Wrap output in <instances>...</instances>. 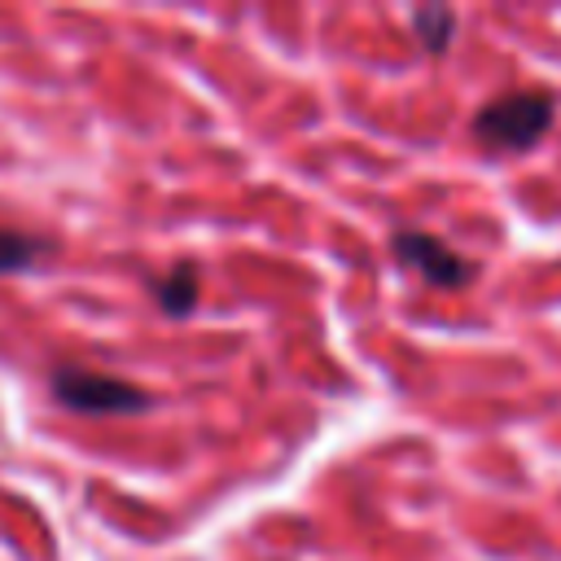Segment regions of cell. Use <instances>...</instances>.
Returning a JSON list of instances; mask_svg holds the SVG:
<instances>
[{
	"label": "cell",
	"mask_w": 561,
	"mask_h": 561,
	"mask_svg": "<svg viewBox=\"0 0 561 561\" xmlns=\"http://www.w3.org/2000/svg\"><path fill=\"white\" fill-rule=\"evenodd\" d=\"M557 118V101L543 88H517L495 101H486L473 114V136L495 153H522L530 149Z\"/></svg>",
	"instance_id": "cell-1"
},
{
	"label": "cell",
	"mask_w": 561,
	"mask_h": 561,
	"mask_svg": "<svg viewBox=\"0 0 561 561\" xmlns=\"http://www.w3.org/2000/svg\"><path fill=\"white\" fill-rule=\"evenodd\" d=\"M53 399L70 412H83V416H131V412H149L153 408V394H145L140 386L123 381V377H110V373H92V368H57L53 373Z\"/></svg>",
	"instance_id": "cell-2"
},
{
	"label": "cell",
	"mask_w": 561,
	"mask_h": 561,
	"mask_svg": "<svg viewBox=\"0 0 561 561\" xmlns=\"http://www.w3.org/2000/svg\"><path fill=\"white\" fill-rule=\"evenodd\" d=\"M390 254L403 267L421 272V280H430L438 289H465L469 280H478V263L473 259H465L456 245H447V241H438L434 232H421V228L390 232Z\"/></svg>",
	"instance_id": "cell-3"
},
{
	"label": "cell",
	"mask_w": 561,
	"mask_h": 561,
	"mask_svg": "<svg viewBox=\"0 0 561 561\" xmlns=\"http://www.w3.org/2000/svg\"><path fill=\"white\" fill-rule=\"evenodd\" d=\"M197 294H202V285H197V267L193 263H175L162 280H153V298H158V307L167 316H188L197 307Z\"/></svg>",
	"instance_id": "cell-4"
},
{
	"label": "cell",
	"mask_w": 561,
	"mask_h": 561,
	"mask_svg": "<svg viewBox=\"0 0 561 561\" xmlns=\"http://www.w3.org/2000/svg\"><path fill=\"white\" fill-rule=\"evenodd\" d=\"M412 31L425 44V53H447V44L456 39V13L447 4H425L412 13Z\"/></svg>",
	"instance_id": "cell-5"
},
{
	"label": "cell",
	"mask_w": 561,
	"mask_h": 561,
	"mask_svg": "<svg viewBox=\"0 0 561 561\" xmlns=\"http://www.w3.org/2000/svg\"><path fill=\"white\" fill-rule=\"evenodd\" d=\"M44 250H48V241H39L31 232H18V228H0V276L26 272Z\"/></svg>",
	"instance_id": "cell-6"
}]
</instances>
